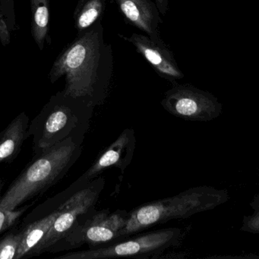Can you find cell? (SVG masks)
Masks as SVG:
<instances>
[{
    "mask_svg": "<svg viewBox=\"0 0 259 259\" xmlns=\"http://www.w3.org/2000/svg\"><path fill=\"white\" fill-rule=\"evenodd\" d=\"M113 70V51L104 40L100 19L89 29L78 33L75 40L60 54L49 78L54 84L63 77L65 93L95 107L107 97Z\"/></svg>",
    "mask_w": 259,
    "mask_h": 259,
    "instance_id": "cell-1",
    "label": "cell"
},
{
    "mask_svg": "<svg viewBox=\"0 0 259 259\" xmlns=\"http://www.w3.org/2000/svg\"><path fill=\"white\" fill-rule=\"evenodd\" d=\"M82 143L66 139L34 154L31 163L13 180L0 198V208L14 210L60 182L76 163Z\"/></svg>",
    "mask_w": 259,
    "mask_h": 259,
    "instance_id": "cell-2",
    "label": "cell"
},
{
    "mask_svg": "<svg viewBox=\"0 0 259 259\" xmlns=\"http://www.w3.org/2000/svg\"><path fill=\"white\" fill-rule=\"evenodd\" d=\"M93 105L63 91L50 98L28 128L34 154H40L66 139L83 143L93 114Z\"/></svg>",
    "mask_w": 259,
    "mask_h": 259,
    "instance_id": "cell-3",
    "label": "cell"
},
{
    "mask_svg": "<svg viewBox=\"0 0 259 259\" xmlns=\"http://www.w3.org/2000/svg\"><path fill=\"white\" fill-rule=\"evenodd\" d=\"M230 199L227 189L201 186L190 188L172 197L145 203L128 212L126 224L119 232L116 241L172 220L186 219L213 210Z\"/></svg>",
    "mask_w": 259,
    "mask_h": 259,
    "instance_id": "cell-4",
    "label": "cell"
},
{
    "mask_svg": "<svg viewBox=\"0 0 259 259\" xmlns=\"http://www.w3.org/2000/svg\"><path fill=\"white\" fill-rule=\"evenodd\" d=\"M186 229L179 227L154 230L136 233L116 242L83 251L66 253L58 259L160 258L166 251L182 245L186 236Z\"/></svg>",
    "mask_w": 259,
    "mask_h": 259,
    "instance_id": "cell-5",
    "label": "cell"
},
{
    "mask_svg": "<svg viewBox=\"0 0 259 259\" xmlns=\"http://www.w3.org/2000/svg\"><path fill=\"white\" fill-rule=\"evenodd\" d=\"M128 212L117 210H94L80 221L75 228L57 242L50 252H59L78 248L87 244L89 248L107 245L117 240L119 232L125 227Z\"/></svg>",
    "mask_w": 259,
    "mask_h": 259,
    "instance_id": "cell-6",
    "label": "cell"
},
{
    "mask_svg": "<svg viewBox=\"0 0 259 259\" xmlns=\"http://www.w3.org/2000/svg\"><path fill=\"white\" fill-rule=\"evenodd\" d=\"M104 184L105 181L101 177L92 180L81 186L78 192L58 207V215L39 247L38 255L49 252L80 221L95 210Z\"/></svg>",
    "mask_w": 259,
    "mask_h": 259,
    "instance_id": "cell-7",
    "label": "cell"
},
{
    "mask_svg": "<svg viewBox=\"0 0 259 259\" xmlns=\"http://www.w3.org/2000/svg\"><path fill=\"white\" fill-rule=\"evenodd\" d=\"M165 110L176 117L192 122H208L222 113L216 97L189 84H176L161 101Z\"/></svg>",
    "mask_w": 259,
    "mask_h": 259,
    "instance_id": "cell-8",
    "label": "cell"
},
{
    "mask_svg": "<svg viewBox=\"0 0 259 259\" xmlns=\"http://www.w3.org/2000/svg\"><path fill=\"white\" fill-rule=\"evenodd\" d=\"M131 43L154 70L163 78L171 82L184 78L171 51L166 48L163 40H155L148 36L133 34L131 37L119 35Z\"/></svg>",
    "mask_w": 259,
    "mask_h": 259,
    "instance_id": "cell-9",
    "label": "cell"
},
{
    "mask_svg": "<svg viewBox=\"0 0 259 259\" xmlns=\"http://www.w3.org/2000/svg\"><path fill=\"white\" fill-rule=\"evenodd\" d=\"M135 147L134 131L130 128L124 130L117 139L101 153L95 163L78 179V181L83 183H89L111 167L118 168L123 174L133 160Z\"/></svg>",
    "mask_w": 259,
    "mask_h": 259,
    "instance_id": "cell-10",
    "label": "cell"
},
{
    "mask_svg": "<svg viewBox=\"0 0 259 259\" xmlns=\"http://www.w3.org/2000/svg\"><path fill=\"white\" fill-rule=\"evenodd\" d=\"M119 11L132 25L153 40H162L159 24L162 21L156 5L150 0H116Z\"/></svg>",
    "mask_w": 259,
    "mask_h": 259,
    "instance_id": "cell-11",
    "label": "cell"
},
{
    "mask_svg": "<svg viewBox=\"0 0 259 259\" xmlns=\"http://www.w3.org/2000/svg\"><path fill=\"white\" fill-rule=\"evenodd\" d=\"M29 117L22 112L0 133V163H10L20 154L28 138Z\"/></svg>",
    "mask_w": 259,
    "mask_h": 259,
    "instance_id": "cell-12",
    "label": "cell"
},
{
    "mask_svg": "<svg viewBox=\"0 0 259 259\" xmlns=\"http://www.w3.org/2000/svg\"><path fill=\"white\" fill-rule=\"evenodd\" d=\"M59 213V209L35 222L27 224L14 259L29 258L38 256V249Z\"/></svg>",
    "mask_w": 259,
    "mask_h": 259,
    "instance_id": "cell-13",
    "label": "cell"
},
{
    "mask_svg": "<svg viewBox=\"0 0 259 259\" xmlns=\"http://www.w3.org/2000/svg\"><path fill=\"white\" fill-rule=\"evenodd\" d=\"M31 34L40 51L45 49L49 38L50 1L31 0Z\"/></svg>",
    "mask_w": 259,
    "mask_h": 259,
    "instance_id": "cell-14",
    "label": "cell"
},
{
    "mask_svg": "<svg viewBox=\"0 0 259 259\" xmlns=\"http://www.w3.org/2000/svg\"><path fill=\"white\" fill-rule=\"evenodd\" d=\"M105 7V0H79L74 13L78 33L86 31L101 19Z\"/></svg>",
    "mask_w": 259,
    "mask_h": 259,
    "instance_id": "cell-15",
    "label": "cell"
},
{
    "mask_svg": "<svg viewBox=\"0 0 259 259\" xmlns=\"http://www.w3.org/2000/svg\"><path fill=\"white\" fill-rule=\"evenodd\" d=\"M23 236V228L12 229L0 236V259H14Z\"/></svg>",
    "mask_w": 259,
    "mask_h": 259,
    "instance_id": "cell-16",
    "label": "cell"
},
{
    "mask_svg": "<svg viewBox=\"0 0 259 259\" xmlns=\"http://www.w3.org/2000/svg\"><path fill=\"white\" fill-rule=\"evenodd\" d=\"M30 206L31 205L20 207L14 210L0 208V235L9 229H11Z\"/></svg>",
    "mask_w": 259,
    "mask_h": 259,
    "instance_id": "cell-17",
    "label": "cell"
},
{
    "mask_svg": "<svg viewBox=\"0 0 259 259\" xmlns=\"http://www.w3.org/2000/svg\"><path fill=\"white\" fill-rule=\"evenodd\" d=\"M258 207H257L254 215H251V216H248V218H245L246 220L244 221L243 225L241 230L243 231L250 232V233H258Z\"/></svg>",
    "mask_w": 259,
    "mask_h": 259,
    "instance_id": "cell-18",
    "label": "cell"
},
{
    "mask_svg": "<svg viewBox=\"0 0 259 259\" xmlns=\"http://www.w3.org/2000/svg\"><path fill=\"white\" fill-rule=\"evenodd\" d=\"M10 34L11 32L9 30L4 13L0 7V45H2L4 47L10 45V38H11Z\"/></svg>",
    "mask_w": 259,
    "mask_h": 259,
    "instance_id": "cell-19",
    "label": "cell"
},
{
    "mask_svg": "<svg viewBox=\"0 0 259 259\" xmlns=\"http://www.w3.org/2000/svg\"><path fill=\"white\" fill-rule=\"evenodd\" d=\"M156 3V7L158 9L159 13L165 16L168 11L169 7V0H154Z\"/></svg>",
    "mask_w": 259,
    "mask_h": 259,
    "instance_id": "cell-20",
    "label": "cell"
},
{
    "mask_svg": "<svg viewBox=\"0 0 259 259\" xmlns=\"http://www.w3.org/2000/svg\"><path fill=\"white\" fill-rule=\"evenodd\" d=\"M14 4V0H0V5L5 9L11 8Z\"/></svg>",
    "mask_w": 259,
    "mask_h": 259,
    "instance_id": "cell-21",
    "label": "cell"
},
{
    "mask_svg": "<svg viewBox=\"0 0 259 259\" xmlns=\"http://www.w3.org/2000/svg\"><path fill=\"white\" fill-rule=\"evenodd\" d=\"M4 185H5V181L3 179H0V198L2 196V191L4 189Z\"/></svg>",
    "mask_w": 259,
    "mask_h": 259,
    "instance_id": "cell-22",
    "label": "cell"
}]
</instances>
